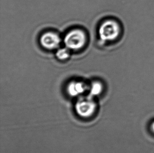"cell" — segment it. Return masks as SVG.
Here are the masks:
<instances>
[{"label":"cell","mask_w":154,"mask_h":153,"mask_svg":"<svg viewBox=\"0 0 154 153\" xmlns=\"http://www.w3.org/2000/svg\"><path fill=\"white\" fill-rule=\"evenodd\" d=\"M120 32L121 28L117 22L108 20L104 22L101 25L98 34L103 41H112L119 37Z\"/></svg>","instance_id":"cell-1"},{"label":"cell","mask_w":154,"mask_h":153,"mask_svg":"<svg viewBox=\"0 0 154 153\" xmlns=\"http://www.w3.org/2000/svg\"><path fill=\"white\" fill-rule=\"evenodd\" d=\"M85 41V34L80 29H74L69 32L64 38L65 45L70 50H79L83 47Z\"/></svg>","instance_id":"cell-2"},{"label":"cell","mask_w":154,"mask_h":153,"mask_svg":"<svg viewBox=\"0 0 154 153\" xmlns=\"http://www.w3.org/2000/svg\"><path fill=\"white\" fill-rule=\"evenodd\" d=\"M96 107L93 97L90 95L79 98L75 106L77 114L83 118H88L92 116L96 110Z\"/></svg>","instance_id":"cell-3"},{"label":"cell","mask_w":154,"mask_h":153,"mask_svg":"<svg viewBox=\"0 0 154 153\" xmlns=\"http://www.w3.org/2000/svg\"><path fill=\"white\" fill-rule=\"evenodd\" d=\"M42 45L48 50H53L58 47L60 39L57 34L53 32L44 34L40 39Z\"/></svg>","instance_id":"cell-4"},{"label":"cell","mask_w":154,"mask_h":153,"mask_svg":"<svg viewBox=\"0 0 154 153\" xmlns=\"http://www.w3.org/2000/svg\"><path fill=\"white\" fill-rule=\"evenodd\" d=\"M87 86L82 82L73 81L67 87V92L72 97H76L83 93L88 89Z\"/></svg>","instance_id":"cell-5"},{"label":"cell","mask_w":154,"mask_h":153,"mask_svg":"<svg viewBox=\"0 0 154 153\" xmlns=\"http://www.w3.org/2000/svg\"><path fill=\"white\" fill-rule=\"evenodd\" d=\"M102 85L98 82H95L92 83L90 87V94L89 95L91 97H93L100 94L102 91Z\"/></svg>","instance_id":"cell-6"},{"label":"cell","mask_w":154,"mask_h":153,"mask_svg":"<svg viewBox=\"0 0 154 153\" xmlns=\"http://www.w3.org/2000/svg\"><path fill=\"white\" fill-rule=\"evenodd\" d=\"M69 51L67 48H61L56 52V57L60 60L66 59L69 57Z\"/></svg>","instance_id":"cell-7"},{"label":"cell","mask_w":154,"mask_h":153,"mask_svg":"<svg viewBox=\"0 0 154 153\" xmlns=\"http://www.w3.org/2000/svg\"><path fill=\"white\" fill-rule=\"evenodd\" d=\"M151 130H152V132L154 133V122H152L151 125Z\"/></svg>","instance_id":"cell-8"}]
</instances>
